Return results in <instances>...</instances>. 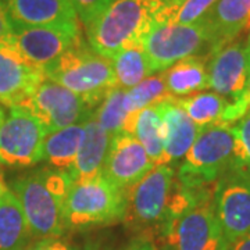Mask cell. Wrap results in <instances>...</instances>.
Masks as SVG:
<instances>
[{
	"mask_svg": "<svg viewBox=\"0 0 250 250\" xmlns=\"http://www.w3.org/2000/svg\"><path fill=\"white\" fill-rule=\"evenodd\" d=\"M45 80L43 70L28 60L9 38L0 41V104L21 106Z\"/></svg>",
	"mask_w": 250,
	"mask_h": 250,
	"instance_id": "14",
	"label": "cell"
},
{
	"mask_svg": "<svg viewBox=\"0 0 250 250\" xmlns=\"http://www.w3.org/2000/svg\"><path fill=\"white\" fill-rule=\"evenodd\" d=\"M21 107L38 118L49 132L70 125L85 124L98 108L77 93L47 78L41 82Z\"/></svg>",
	"mask_w": 250,
	"mask_h": 250,
	"instance_id": "10",
	"label": "cell"
},
{
	"mask_svg": "<svg viewBox=\"0 0 250 250\" xmlns=\"http://www.w3.org/2000/svg\"><path fill=\"white\" fill-rule=\"evenodd\" d=\"M13 31H14V25L7 14L3 0H0V41H6L7 38H10Z\"/></svg>",
	"mask_w": 250,
	"mask_h": 250,
	"instance_id": "33",
	"label": "cell"
},
{
	"mask_svg": "<svg viewBox=\"0 0 250 250\" xmlns=\"http://www.w3.org/2000/svg\"><path fill=\"white\" fill-rule=\"evenodd\" d=\"M111 138L113 136L107 134L93 117L85 123V134L77 160L74 167L68 171L72 181L90 178L102 174Z\"/></svg>",
	"mask_w": 250,
	"mask_h": 250,
	"instance_id": "19",
	"label": "cell"
},
{
	"mask_svg": "<svg viewBox=\"0 0 250 250\" xmlns=\"http://www.w3.org/2000/svg\"><path fill=\"white\" fill-rule=\"evenodd\" d=\"M232 125H213L200 129L175 172L187 188H208L231 170L233 157Z\"/></svg>",
	"mask_w": 250,
	"mask_h": 250,
	"instance_id": "7",
	"label": "cell"
},
{
	"mask_svg": "<svg viewBox=\"0 0 250 250\" xmlns=\"http://www.w3.org/2000/svg\"><path fill=\"white\" fill-rule=\"evenodd\" d=\"M126 250H157L156 246L153 245L150 239H146V238H139L135 242H132V245L128 248Z\"/></svg>",
	"mask_w": 250,
	"mask_h": 250,
	"instance_id": "34",
	"label": "cell"
},
{
	"mask_svg": "<svg viewBox=\"0 0 250 250\" xmlns=\"http://www.w3.org/2000/svg\"><path fill=\"white\" fill-rule=\"evenodd\" d=\"M131 114L125 106V89L116 88L95 110L93 118L111 136L124 132Z\"/></svg>",
	"mask_w": 250,
	"mask_h": 250,
	"instance_id": "26",
	"label": "cell"
},
{
	"mask_svg": "<svg viewBox=\"0 0 250 250\" xmlns=\"http://www.w3.org/2000/svg\"><path fill=\"white\" fill-rule=\"evenodd\" d=\"M182 0H114L90 21L86 42L96 52L111 59L121 49L142 43L154 22L164 21Z\"/></svg>",
	"mask_w": 250,
	"mask_h": 250,
	"instance_id": "1",
	"label": "cell"
},
{
	"mask_svg": "<svg viewBox=\"0 0 250 250\" xmlns=\"http://www.w3.org/2000/svg\"><path fill=\"white\" fill-rule=\"evenodd\" d=\"M43 74L45 78L77 93L95 107L118 88L111 60L96 53L83 41L49 64Z\"/></svg>",
	"mask_w": 250,
	"mask_h": 250,
	"instance_id": "3",
	"label": "cell"
},
{
	"mask_svg": "<svg viewBox=\"0 0 250 250\" xmlns=\"http://www.w3.org/2000/svg\"><path fill=\"white\" fill-rule=\"evenodd\" d=\"M213 205L228 248L250 233V177L225 172L214 184Z\"/></svg>",
	"mask_w": 250,
	"mask_h": 250,
	"instance_id": "11",
	"label": "cell"
},
{
	"mask_svg": "<svg viewBox=\"0 0 250 250\" xmlns=\"http://www.w3.org/2000/svg\"><path fill=\"white\" fill-rule=\"evenodd\" d=\"M161 236L172 250H228L213 205V189H203L187 207L167 217Z\"/></svg>",
	"mask_w": 250,
	"mask_h": 250,
	"instance_id": "6",
	"label": "cell"
},
{
	"mask_svg": "<svg viewBox=\"0 0 250 250\" xmlns=\"http://www.w3.org/2000/svg\"><path fill=\"white\" fill-rule=\"evenodd\" d=\"M14 27H45L80 22L70 0H3Z\"/></svg>",
	"mask_w": 250,
	"mask_h": 250,
	"instance_id": "16",
	"label": "cell"
},
{
	"mask_svg": "<svg viewBox=\"0 0 250 250\" xmlns=\"http://www.w3.org/2000/svg\"><path fill=\"white\" fill-rule=\"evenodd\" d=\"M174 187V167L154 166L141 181L125 189L124 221L136 231H156L161 235Z\"/></svg>",
	"mask_w": 250,
	"mask_h": 250,
	"instance_id": "8",
	"label": "cell"
},
{
	"mask_svg": "<svg viewBox=\"0 0 250 250\" xmlns=\"http://www.w3.org/2000/svg\"><path fill=\"white\" fill-rule=\"evenodd\" d=\"M9 39L29 62L42 70L83 41L80 22L45 27H14Z\"/></svg>",
	"mask_w": 250,
	"mask_h": 250,
	"instance_id": "12",
	"label": "cell"
},
{
	"mask_svg": "<svg viewBox=\"0 0 250 250\" xmlns=\"http://www.w3.org/2000/svg\"><path fill=\"white\" fill-rule=\"evenodd\" d=\"M6 188H7L6 187V184L3 182V179H1V177H0V195L6 190Z\"/></svg>",
	"mask_w": 250,
	"mask_h": 250,
	"instance_id": "37",
	"label": "cell"
},
{
	"mask_svg": "<svg viewBox=\"0 0 250 250\" xmlns=\"http://www.w3.org/2000/svg\"><path fill=\"white\" fill-rule=\"evenodd\" d=\"M124 132L134 135L154 164L160 166L164 154V135L159 103L131 114Z\"/></svg>",
	"mask_w": 250,
	"mask_h": 250,
	"instance_id": "23",
	"label": "cell"
},
{
	"mask_svg": "<svg viewBox=\"0 0 250 250\" xmlns=\"http://www.w3.org/2000/svg\"><path fill=\"white\" fill-rule=\"evenodd\" d=\"M83 25H88L93 18L102 13L114 0H70Z\"/></svg>",
	"mask_w": 250,
	"mask_h": 250,
	"instance_id": "30",
	"label": "cell"
},
{
	"mask_svg": "<svg viewBox=\"0 0 250 250\" xmlns=\"http://www.w3.org/2000/svg\"><path fill=\"white\" fill-rule=\"evenodd\" d=\"M163 120L164 154L160 166H172L185 157L190 146L196 141L200 128L174 100L159 103Z\"/></svg>",
	"mask_w": 250,
	"mask_h": 250,
	"instance_id": "17",
	"label": "cell"
},
{
	"mask_svg": "<svg viewBox=\"0 0 250 250\" xmlns=\"http://www.w3.org/2000/svg\"><path fill=\"white\" fill-rule=\"evenodd\" d=\"M72 178L67 171L39 168L14 179L10 189L22 207L32 239L62 238L67 231L64 206Z\"/></svg>",
	"mask_w": 250,
	"mask_h": 250,
	"instance_id": "2",
	"label": "cell"
},
{
	"mask_svg": "<svg viewBox=\"0 0 250 250\" xmlns=\"http://www.w3.org/2000/svg\"><path fill=\"white\" fill-rule=\"evenodd\" d=\"M167 100H174V98L166 88L163 74L152 75L141 83L135 85L134 88L125 89V106L129 114Z\"/></svg>",
	"mask_w": 250,
	"mask_h": 250,
	"instance_id": "27",
	"label": "cell"
},
{
	"mask_svg": "<svg viewBox=\"0 0 250 250\" xmlns=\"http://www.w3.org/2000/svg\"><path fill=\"white\" fill-rule=\"evenodd\" d=\"M208 88L229 102L245 92L250 71V52L246 39L236 38L208 57Z\"/></svg>",
	"mask_w": 250,
	"mask_h": 250,
	"instance_id": "13",
	"label": "cell"
},
{
	"mask_svg": "<svg viewBox=\"0 0 250 250\" xmlns=\"http://www.w3.org/2000/svg\"><path fill=\"white\" fill-rule=\"evenodd\" d=\"M160 250H172V249H171V248H168V246H166V245H164V246H163V249H160Z\"/></svg>",
	"mask_w": 250,
	"mask_h": 250,
	"instance_id": "39",
	"label": "cell"
},
{
	"mask_svg": "<svg viewBox=\"0 0 250 250\" xmlns=\"http://www.w3.org/2000/svg\"><path fill=\"white\" fill-rule=\"evenodd\" d=\"M32 241L16 193L6 188L0 195V250H25Z\"/></svg>",
	"mask_w": 250,
	"mask_h": 250,
	"instance_id": "21",
	"label": "cell"
},
{
	"mask_svg": "<svg viewBox=\"0 0 250 250\" xmlns=\"http://www.w3.org/2000/svg\"><path fill=\"white\" fill-rule=\"evenodd\" d=\"M228 250H250V233L232 243Z\"/></svg>",
	"mask_w": 250,
	"mask_h": 250,
	"instance_id": "35",
	"label": "cell"
},
{
	"mask_svg": "<svg viewBox=\"0 0 250 250\" xmlns=\"http://www.w3.org/2000/svg\"><path fill=\"white\" fill-rule=\"evenodd\" d=\"M175 103L200 129H203L213 125H223L224 114L229 104V100L213 90H202L189 96L175 99Z\"/></svg>",
	"mask_w": 250,
	"mask_h": 250,
	"instance_id": "25",
	"label": "cell"
},
{
	"mask_svg": "<svg viewBox=\"0 0 250 250\" xmlns=\"http://www.w3.org/2000/svg\"><path fill=\"white\" fill-rule=\"evenodd\" d=\"M142 46L154 74L187 57L211 56L217 49L205 18L195 24L154 22L143 38Z\"/></svg>",
	"mask_w": 250,
	"mask_h": 250,
	"instance_id": "5",
	"label": "cell"
},
{
	"mask_svg": "<svg viewBox=\"0 0 250 250\" xmlns=\"http://www.w3.org/2000/svg\"><path fill=\"white\" fill-rule=\"evenodd\" d=\"M250 110V71L249 77H248V82H246V88L245 92L241 96V99L235 100V102H229L228 108H227V114H225V123L227 124H236L242 117L245 116Z\"/></svg>",
	"mask_w": 250,
	"mask_h": 250,
	"instance_id": "31",
	"label": "cell"
},
{
	"mask_svg": "<svg viewBox=\"0 0 250 250\" xmlns=\"http://www.w3.org/2000/svg\"><path fill=\"white\" fill-rule=\"evenodd\" d=\"M217 1L218 0H182L175 9L171 10L164 21L195 24L208 14V11L214 7Z\"/></svg>",
	"mask_w": 250,
	"mask_h": 250,
	"instance_id": "29",
	"label": "cell"
},
{
	"mask_svg": "<svg viewBox=\"0 0 250 250\" xmlns=\"http://www.w3.org/2000/svg\"><path fill=\"white\" fill-rule=\"evenodd\" d=\"M233 157L231 170L250 177V110L232 125Z\"/></svg>",
	"mask_w": 250,
	"mask_h": 250,
	"instance_id": "28",
	"label": "cell"
},
{
	"mask_svg": "<svg viewBox=\"0 0 250 250\" xmlns=\"http://www.w3.org/2000/svg\"><path fill=\"white\" fill-rule=\"evenodd\" d=\"M246 43H248V49H249V52H250V29H249V35H248V38H246Z\"/></svg>",
	"mask_w": 250,
	"mask_h": 250,
	"instance_id": "38",
	"label": "cell"
},
{
	"mask_svg": "<svg viewBox=\"0 0 250 250\" xmlns=\"http://www.w3.org/2000/svg\"><path fill=\"white\" fill-rule=\"evenodd\" d=\"M154 166V161L134 135L121 132L111 138L102 174L117 187L128 189Z\"/></svg>",
	"mask_w": 250,
	"mask_h": 250,
	"instance_id": "15",
	"label": "cell"
},
{
	"mask_svg": "<svg viewBox=\"0 0 250 250\" xmlns=\"http://www.w3.org/2000/svg\"><path fill=\"white\" fill-rule=\"evenodd\" d=\"M83 134L85 124L70 125L50 131L43 142L42 161L49 163L52 168L68 172L75 164Z\"/></svg>",
	"mask_w": 250,
	"mask_h": 250,
	"instance_id": "22",
	"label": "cell"
},
{
	"mask_svg": "<svg viewBox=\"0 0 250 250\" xmlns=\"http://www.w3.org/2000/svg\"><path fill=\"white\" fill-rule=\"evenodd\" d=\"M205 20L218 49L250 29V0H218Z\"/></svg>",
	"mask_w": 250,
	"mask_h": 250,
	"instance_id": "18",
	"label": "cell"
},
{
	"mask_svg": "<svg viewBox=\"0 0 250 250\" xmlns=\"http://www.w3.org/2000/svg\"><path fill=\"white\" fill-rule=\"evenodd\" d=\"M111 65L121 89H131L146 78L154 75L152 64L149 62L142 43H134L121 49L111 59Z\"/></svg>",
	"mask_w": 250,
	"mask_h": 250,
	"instance_id": "24",
	"label": "cell"
},
{
	"mask_svg": "<svg viewBox=\"0 0 250 250\" xmlns=\"http://www.w3.org/2000/svg\"><path fill=\"white\" fill-rule=\"evenodd\" d=\"M6 110H7V107H4V106H1V104H0V121L3 120V117H4V114H6Z\"/></svg>",
	"mask_w": 250,
	"mask_h": 250,
	"instance_id": "36",
	"label": "cell"
},
{
	"mask_svg": "<svg viewBox=\"0 0 250 250\" xmlns=\"http://www.w3.org/2000/svg\"><path fill=\"white\" fill-rule=\"evenodd\" d=\"M47 128L21 106L7 107L0 121V166L29 167L42 161Z\"/></svg>",
	"mask_w": 250,
	"mask_h": 250,
	"instance_id": "9",
	"label": "cell"
},
{
	"mask_svg": "<svg viewBox=\"0 0 250 250\" xmlns=\"http://www.w3.org/2000/svg\"><path fill=\"white\" fill-rule=\"evenodd\" d=\"M125 207V189L117 187L103 174L72 181L64 206L67 229L123 221Z\"/></svg>",
	"mask_w": 250,
	"mask_h": 250,
	"instance_id": "4",
	"label": "cell"
},
{
	"mask_svg": "<svg viewBox=\"0 0 250 250\" xmlns=\"http://www.w3.org/2000/svg\"><path fill=\"white\" fill-rule=\"evenodd\" d=\"M25 250H77L68 242L62 241V238H43L31 242Z\"/></svg>",
	"mask_w": 250,
	"mask_h": 250,
	"instance_id": "32",
	"label": "cell"
},
{
	"mask_svg": "<svg viewBox=\"0 0 250 250\" xmlns=\"http://www.w3.org/2000/svg\"><path fill=\"white\" fill-rule=\"evenodd\" d=\"M208 57L210 56L187 57L161 72L166 88L172 98H184L208 88Z\"/></svg>",
	"mask_w": 250,
	"mask_h": 250,
	"instance_id": "20",
	"label": "cell"
}]
</instances>
